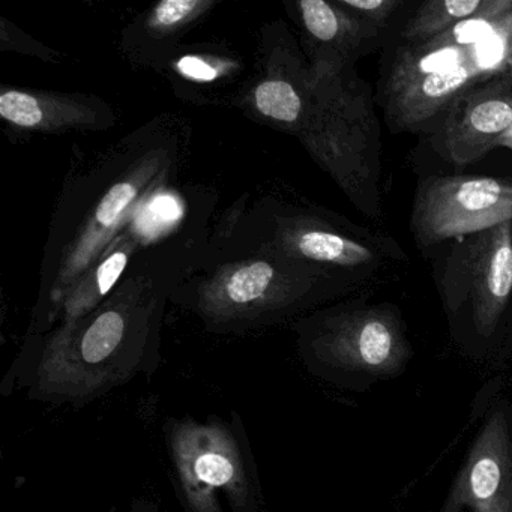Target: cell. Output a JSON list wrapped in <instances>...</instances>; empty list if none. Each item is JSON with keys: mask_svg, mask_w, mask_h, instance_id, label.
I'll return each mask as SVG.
<instances>
[{"mask_svg": "<svg viewBox=\"0 0 512 512\" xmlns=\"http://www.w3.org/2000/svg\"><path fill=\"white\" fill-rule=\"evenodd\" d=\"M511 128L512 91L482 85L449 107L434 143L446 160L464 166L497 148Z\"/></svg>", "mask_w": 512, "mask_h": 512, "instance_id": "obj_7", "label": "cell"}, {"mask_svg": "<svg viewBox=\"0 0 512 512\" xmlns=\"http://www.w3.org/2000/svg\"><path fill=\"white\" fill-rule=\"evenodd\" d=\"M500 0H430L407 20L404 40L412 46L425 44L454 26L494 10Z\"/></svg>", "mask_w": 512, "mask_h": 512, "instance_id": "obj_9", "label": "cell"}, {"mask_svg": "<svg viewBox=\"0 0 512 512\" xmlns=\"http://www.w3.org/2000/svg\"><path fill=\"white\" fill-rule=\"evenodd\" d=\"M128 262V253L124 250L115 251L112 256L107 257L97 271H95L92 280L86 283H80L70 295L65 299L64 317L65 326L76 323L77 320L85 317L107 293L115 286L116 281L124 272Z\"/></svg>", "mask_w": 512, "mask_h": 512, "instance_id": "obj_12", "label": "cell"}, {"mask_svg": "<svg viewBox=\"0 0 512 512\" xmlns=\"http://www.w3.org/2000/svg\"><path fill=\"white\" fill-rule=\"evenodd\" d=\"M445 293L454 311L470 301L479 335L496 331L512 296V221L467 236L449 266Z\"/></svg>", "mask_w": 512, "mask_h": 512, "instance_id": "obj_4", "label": "cell"}, {"mask_svg": "<svg viewBox=\"0 0 512 512\" xmlns=\"http://www.w3.org/2000/svg\"><path fill=\"white\" fill-rule=\"evenodd\" d=\"M493 89H505V91H512V68L503 71L500 76L494 77L490 82L484 83Z\"/></svg>", "mask_w": 512, "mask_h": 512, "instance_id": "obj_22", "label": "cell"}, {"mask_svg": "<svg viewBox=\"0 0 512 512\" xmlns=\"http://www.w3.org/2000/svg\"><path fill=\"white\" fill-rule=\"evenodd\" d=\"M179 71L188 79L197 80V82H212L217 77V70L209 62L203 61L194 56H187L178 62Z\"/></svg>", "mask_w": 512, "mask_h": 512, "instance_id": "obj_20", "label": "cell"}, {"mask_svg": "<svg viewBox=\"0 0 512 512\" xmlns=\"http://www.w3.org/2000/svg\"><path fill=\"white\" fill-rule=\"evenodd\" d=\"M272 268L266 263H253L236 269L223 286V310H241L259 304L268 295Z\"/></svg>", "mask_w": 512, "mask_h": 512, "instance_id": "obj_13", "label": "cell"}, {"mask_svg": "<svg viewBox=\"0 0 512 512\" xmlns=\"http://www.w3.org/2000/svg\"><path fill=\"white\" fill-rule=\"evenodd\" d=\"M512 512V422L494 409L436 512Z\"/></svg>", "mask_w": 512, "mask_h": 512, "instance_id": "obj_6", "label": "cell"}, {"mask_svg": "<svg viewBox=\"0 0 512 512\" xmlns=\"http://www.w3.org/2000/svg\"><path fill=\"white\" fill-rule=\"evenodd\" d=\"M341 10L325 0H302L299 2L302 19L307 31L323 43L347 40L352 44H361L368 38H377L380 29L365 22L352 11L338 4Z\"/></svg>", "mask_w": 512, "mask_h": 512, "instance_id": "obj_10", "label": "cell"}, {"mask_svg": "<svg viewBox=\"0 0 512 512\" xmlns=\"http://www.w3.org/2000/svg\"><path fill=\"white\" fill-rule=\"evenodd\" d=\"M134 197H136V187L131 185L130 182L115 185L101 200L100 206L95 212L97 223L101 227H106V229L113 226V223L121 217L125 208L133 202Z\"/></svg>", "mask_w": 512, "mask_h": 512, "instance_id": "obj_18", "label": "cell"}, {"mask_svg": "<svg viewBox=\"0 0 512 512\" xmlns=\"http://www.w3.org/2000/svg\"><path fill=\"white\" fill-rule=\"evenodd\" d=\"M332 128L329 145L332 166L340 172L344 185L359 206L373 218L380 209V127L370 94L365 86L332 98Z\"/></svg>", "mask_w": 512, "mask_h": 512, "instance_id": "obj_5", "label": "cell"}, {"mask_svg": "<svg viewBox=\"0 0 512 512\" xmlns=\"http://www.w3.org/2000/svg\"><path fill=\"white\" fill-rule=\"evenodd\" d=\"M512 221V184L487 176H436L421 182L410 229L424 247L467 238Z\"/></svg>", "mask_w": 512, "mask_h": 512, "instance_id": "obj_3", "label": "cell"}, {"mask_svg": "<svg viewBox=\"0 0 512 512\" xmlns=\"http://www.w3.org/2000/svg\"><path fill=\"white\" fill-rule=\"evenodd\" d=\"M0 115L19 127H37L43 122L44 112L37 98L25 92H5L0 97Z\"/></svg>", "mask_w": 512, "mask_h": 512, "instance_id": "obj_15", "label": "cell"}, {"mask_svg": "<svg viewBox=\"0 0 512 512\" xmlns=\"http://www.w3.org/2000/svg\"><path fill=\"white\" fill-rule=\"evenodd\" d=\"M295 248L305 259L328 265L356 268L376 262V253L367 245L328 230L311 229L299 233Z\"/></svg>", "mask_w": 512, "mask_h": 512, "instance_id": "obj_11", "label": "cell"}, {"mask_svg": "<svg viewBox=\"0 0 512 512\" xmlns=\"http://www.w3.org/2000/svg\"><path fill=\"white\" fill-rule=\"evenodd\" d=\"M302 356L316 376L349 383L400 373L410 347L400 319L389 310L371 308L326 323L308 338Z\"/></svg>", "mask_w": 512, "mask_h": 512, "instance_id": "obj_2", "label": "cell"}, {"mask_svg": "<svg viewBox=\"0 0 512 512\" xmlns=\"http://www.w3.org/2000/svg\"><path fill=\"white\" fill-rule=\"evenodd\" d=\"M484 83L487 77L476 64L473 53L472 58L451 70L409 79H389L385 91L386 119L397 130H419L449 109L461 95L472 91L473 86Z\"/></svg>", "mask_w": 512, "mask_h": 512, "instance_id": "obj_8", "label": "cell"}, {"mask_svg": "<svg viewBox=\"0 0 512 512\" xmlns=\"http://www.w3.org/2000/svg\"><path fill=\"white\" fill-rule=\"evenodd\" d=\"M170 481L185 512H262L259 470L244 421L209 416L208 421L170 418L164 424Z\"/></svg>", "mask_w": 512, "mask_h": 512, "instance_id": "obj_1", "label": "cell"}, {"mask_svg": "<svg viewBox=\"0 0 512 512\" xmlns=\"http://www.w3.org/2000/svg\"><path fill=\"white\" fill-rule=\"evenodd\" d=\"M499 146H509L512 148V128L502 137V140L499 142Z\"/></svg>", "mask_w": 512, "mask_h": 512, "instance_id": "obj_23", "label": "cell"}, {"mask_svg": "<svg viewBox=\"0 0 512 512\" xmlns=\"http://www.w3.org/2000/svg\"><path fill=\"white\" fill-rule=\"evenodd\" d=\"M260 113L281 122L298 121L302 113V101L290 83L283 80H268L254 94Z\"/></svg>", "mask_w": 512, "mask_h": 512, "instance_id": "obj_14", "label": "cell"}, {"mask_svg": "<svg viewBox=\"0 0 512 512\" xmlns=\"http://www.w3.org/2000/svg\"><path fill=\"white\" fill-rule=\"evenodd\" d=\"M130 512H163L158 503L148 497H139L131 503Z\"/></svg>", "mask_w": 512, "mask_h": 512, "instance_id": "obj_21", "label": "cell"}, {"mask_svg": "<svg viewBox=\"0 0 512 512\" xmlns=\"http://www.w3.org/2000/svg\"><path fill=\"white\" fill-rule=\"evenodd\" d=\"M340 4L382 31L398 8L403 7V0H341Z\"/></svg>", "mask_w": 512, "mask_h": 512, "instance_id": "obj_17", "label": "cell"}, {"mask_svg": "<svg viewBox=\"0 0 512 512\" xmlns=\"http://www.w3.org/2000/svg\"><path fill=\"white\" fill-rule=\"evenodd\" d=\"M182 208L178 200L169 194L154 197L139 218L140 232L146 236H155L181 218Z\"/></svg>", "mask_w": 512, "mask_h": 512, "instance_id": "obj_16", "label": "cell"}, {"mask_svg": "<svg viewBox=\"0 0 512 512\" xmlns=\"http://www.w3.org/2000/svg\"><path fill=\"white\" fill-rule=\"evenodd\" d=\"M211 2L202 0H164L152 14V25L160 29L173 28L190 19L197 10L206 8Z\"/></svg>", "mask_w": 512, "mask_h": 512, "instance_id": "obj_19", "label": "cell"}]
</instances>
